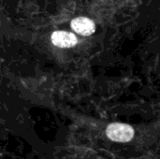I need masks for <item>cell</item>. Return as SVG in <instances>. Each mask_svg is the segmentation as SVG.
Wrapping results in <instances>:
<instances>
[{"mask_svg": "<svg viewBox=\"0 0 160 159\" xmlns=\"http://www.w3.org/2000/svg\"><path fill=\"white\" fill-rule=\"evenodd\" d=\"M70 26L77 34L84 37L91 36L96 31L95 22L86 17H78L73 19L70 22Z\"/></svg>", "mask_w": 160, "mask_h": 159, "instance_id": "obj_2", "label": "cell"}, {"mask_svg": "<svg viewBox=\"0 0 160 159\" xmlns=\"http://www.w3.org/2000/svg\"><path fill=\"white\" fill-rule=\"evenodd\" d=\"M52 42L59 48H71L78 42L77 37L70 32L54 31L52 35Z\"/></svg>", "mask_w": 160, "mask_h": 159, "instance_id": "obj_3", "label": "cell"}, {"mask_svg": "<svg viewBox=\"0 0 160 159\" xmlns=\"http://www.w3.org/2000/svg\"><path fill=\"white\" fill-rule=\"evenodd\" d=\"M108 138L116 142H128L134 137V129L132 127L122 123H113L108 126L106 129Z\"/></svg>", "mask_w": 160, "mask_h": 159, "instance_id": "obj_1", "label": "cell"}]
</instances>
